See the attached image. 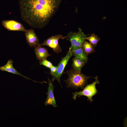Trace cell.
I'll return each mask as SVG.
<instances>
[{"instance_id":"2","label":"cell","mask_w":127,"mask_h":127,"mask_svg":"<svg viewBox=\"0 0 127 127\" xmlns=\"http://www.w3.org/2000/svg\"><path fill=\"white\" fill-rule=\"evenodd\" d=\"M64 73L68 75L67 79L64 80L67 88L71 87L73 89L81 88L82 89L87 84L90 76H87L77 72L73 68L67 71Z\"/></svg>"},{"instance_id":"9","label":"cell","mask_w":127,"mask_h":127,"mask_svg":"<svg viewBox=\"0 0 127 127\" xmlns=\"http://www.w3.org/2000/svg\"><path fill=\"white\" fill-rule=\"evenodd\" d=\"M27 43L30 47H35L39 43V40L32 29L26 30L24 31Z\"/></svg>"},{"instance_id":"8","label":"cell","mask_w":127,"mask_h":127,"mask_svg":"<svg viewBox=\"0 0 127 127\" xmlns=\"http://www.w3.org/2000/svg\"><path fill=\"white\" fill-rule=\"evenodd\" d=\"M48 92L46 93L47 97L44 104L45 106L51 105L55 107L57 106L56 104L53 94L54 86L52 81L48 78Z\"/></svg>"},{"instance_id":"11","label":"cell","mask_w":127,"mask_h":127,"mask_svg":"<svg viewBox=\"0 0 127 127\" xmlns=\"http://www.w3.org/2000/svg\"><path fill=\"white\" fill-rule=\"evenodd\" d=\"M13 62L12 60H8L7 63L4 66L0 67V70L2 71H6L13 74L20 75L25 78L27 79L31 80L34 82H39L34 81L28 77L22 75L14 68L13 65Z\"/></svg>"},{"instance_id":"1","label":"cell","mask_w":127,"mask_h":127,"mask_svg":"<svg viewBox=\"0 0 127 127\" xmlns=\"http://www.w3.org/2000/svg\"><path fill=\"white\" fill-rule=\"evenodd\" d=\"M22 20L34 28L44 27L58 10L61 0H19Z\"/></svg>"},{"instance_id":"13","label":"cell","mask_w":127,"mask_h":127,"mask_svg":"<svg viewBox=\"0 0 127 127\" xmlns=\"http://www.w3.org/2000/svg\"><path fill=\"white\" fill-rule=\"evenodd\" d=\"M87 62L75 57L72 59V66L73 68L76 71L80 73L82 68Z\"/></svg>"},{"instance_id":"16","label":"cell","mask_w":127,"mask_h":127,"mask_svg":"<svg viewBox=\"0 0 127 127\" xmlns=\"http://www.w3.org/2000/svg\"><path fill=\"white\" fill-rule=\"evenodd\" d=\"M40 65H42L47 67L50 68L53 65L51 63L46 59L44 60L41 62H40Z\"/></svg>"},{"instance_id":"15","label":"cell","mask_w":127,"mask_h":127,"mask_svg":"<svg viewBox=\"0 0 127 127\" xmlns=\"http://www.w3.org/2000/svg\"><path fill=\"white\" fill-rule=\"evenodd\" d=\"M100 40V38L94 33H92L90 36L87 37L86 38V40L89 41L94 47L96 46Z\"/></svg>"},{"instance_id":"14","label":"cell","mask_w":127,"mask_h":127,"mask_svg":"<svg viewBox=\"0 0 127 127\" xmlns=\"http://www.w3.org/2000/svg\"><path fill=\"white\" fill-rule=\"evenodd\" d=\"M82 48L83 50L87 55L95 52L94 47L90 42L85 40L83 42Z\"/></svg>"},{"instance_id":"3","label":"cell","mask_w":127,"mask_h":127,"mask_svg":"<svg viewBox=\"0 0 127 127\" xmlns=\"http://www.w3.org/2000/svg\"><path fill=\"white\" fill-rule=\"evenodd\" d=\"M78 31L77 32H70L67 36L66 40L70 41L71 44L70 47L71 51L78 48L82 47L84 41L88 35L85 34L82 29L79 27Z\"/></svg>"},{"instance_id":"17","label":"cell","mask_w":127,"mask_h":127,"mask_svg":"<svg viewBox=\"0 0 127 127\" xmlns=\"http://www.w3.org/2000/svg\"><path fill=\"white\" fill-rule=\"evenodd\" d=\"M57 68V66H54L53 65L50 68V74L52 76L56 71Z\"/></svg>"},{"instance_id":"6","label":"cell","mask_w":127,"mask_h":127,"mask_svg":"<svg viewBox=\"0 0 127 127\" xmlns=\"http://www.w3.org/2000/svg\"><path fill=\"white\" fill-rule=\"evenodd\" d=\"M66 37L67 36H64L62 35H56L48 38L40 44L41 46H48L52 48L54 52L58 53L62 51L61 47L59 45L58 40L59 39L64 40Z\"/></svg>"},{"instance_id":"10","label":"cell","mask_w":127,"mask_h":127,"mask_svg":"<svg viewBox=\"0 0 127 127\" xmlns=\"http://www.w3.org/2000/svg\"><path fill=\"white\" fill-rule=\"evenodd\" d=\"M34 47L36 57L37 59L40 62L46 59L48 57L51 55L48 53V50L46 48L42 47L39 43Z\"/></svg>"},{"instance_id":"4","label":"cell","mask_w":127,"mask_h":127,"mask_svg":"<svg viewBox=\"0 0 127 127\" xmlns=\"http://www.w3.org/2000/svg\"><path fill=\"white\" fill-rule=\"evenodd\" d=\"M98 78V77L96 76L95 78V81L87 85L82 91L73 93V99L75 100L77 96L79 97L84 96L87 98V100L89 101L90 102H92L93 101V96L98 93L95 85L97 84H99Z\"/></svg>"},{"instance_id":"12","label":"cell","mask_w":127,"mask_h":127,"mask_svg":"<svg viewBox=\"0 0 127 127\" xmlns=\"http://www.w3.org/2000/svg\"><path fill=\"white\" fill-rule=\"evenodd\" d=\"M72 56L78 58L86 62L88 60L87 56L82 47H79L71 51Z\"/></svg>"},{"instance_id":"7","label":"cell","mask_w":127,"mask_h":127,"mask_svg":"<svg viewBox=\"0 0 127 127\" xmlns=\"http://www.w3.org/2000/svg\"><path fill=\"white\" fill-rule=\"evenodd\" d=\"M2 25L8 31H19L24 32L26 29L20 22L14 20H2Z\"/></svg>"},{"instance_id":"5","label":"cell","mask_w":127,"mask_h":127,"mask_svg":"<svg viewBox=\"0 0 127 127\" xmlns=\"http://www.w3.org/2000/svg\"><path fill=\"white\" fill-rule=\"evenodd\" d=\"M72 56L71 48L70 47L66 56L62 58L61 60L57 66V70L54 74L52 76V81H53L56 80L61 84L60 78L63 73L64 68L70 58Z\"/></svg>"}]
</instances>
